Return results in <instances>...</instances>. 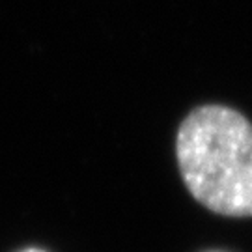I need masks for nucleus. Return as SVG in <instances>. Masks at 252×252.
<instances>
[{"mask_svg":"<svg viewBox=\"0 0 252 252\" xmlns=\"http://www.w3.org/2000/svg\"><path fill=\"white\" fill-rule=\"evenodd\" d=\"M178 162L190 194L207 209L252 217V124L237 110L207 105L178 133Z\"/></svg>","mask_w":252,"mask_h":252,"instance_id":"1","label":"nucleus"},{"mask_svg":"<svg viewBox=\"0 0 252 252\" xmlns=\"http://www.w3.org/2000/svg\"><path fill=\"white\" fill-rule=\"evenodd\" d=\"M23 252H43V251H37V249H27V251H23Z\"/></svg>","mask_w":252,"mask_h":252,"instance_id":"2","label":"nucleus"}]
</instances>
